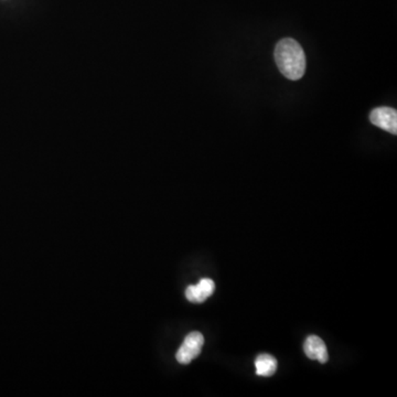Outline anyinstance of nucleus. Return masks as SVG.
Segmentation results:
<instances>
[{
	"instance_id": "nucleus-6",
	"label": "nucleus",
	"mask_w": 397,
	"mask_h": 397,
	"mask_svg": "<svg viewBox=\"0 0 397 397\" xmlns=\"http://www.w3.org/2000/svg\"><path fill=\"white\" fill-rule=\"evenodd\" d=\"M256 374L269 377L275 374L277 369V360L269 355H258L255 360Z\"/></svg>"
},
{
	"instance_id": "nucleus-2",
	"label": "nucleus",
	"mask_w": 397,
	"mask_h": 397,
	"mask_svg": "<svg viewBox=\"0 0 397 397\" xmlns=\"http://www.w3.org/2000/svg\"><path fill=\"white\" fill-rule=\"evenodd\" d=\"M204 344V338L200 332L193 331L185 336V341L178 350L176 359L181 365H189L190 362L199 357Z\"/></svg>"
},
{
	"instance_id": "nucleus-4",
	"label": "nucleus",
	"mask_w": 397,
	"mask_h": 397,
	"mask_svg": "<svg viewBox=\"0 0 397 397\" xmlns=\"http://www.w3.org/2000/svg\"><path fill=\"white\" fill-rule=\"evenodd\" d=\"M215 283L212 279H203L197 285L189 286L185 291V297L188 300L191 301L193 304H201L203 301L207 300L209 297L212 296L214 293Z\"/></svg>"
},
{
	"instance_id": "nucleus-1",
	"label": "nucleus",
	"mask_w": 397,
	"mask_h": 397,
	"mask_svg": "<svg viewBox=\"0 0 397 397\" xmlns=\"http://www.w3.org/2000/svg\"><path fill=\"white\" fill-rule=\"evenodd\" d=\"M276 64L291 81H298L306 71V56L300 44L291 38L283 39L275 49Z\"/></svg>"
},
{
	"instance_id": "nucleus-5",
	"label": "nucleus",
	"mask_w": 397,
	"mask_h": 397,
	"mask_svg": "<svg viewBox=\"0 0 397 397\" xmlns=\"http://www.w3.org/2000/svg\"><path fill=\"white\" fill-rule=\"evenodd\" d=\"M304 351L310 360H317L320 363H326L329 360L326 344L319 336H309L304 343Z\"/></svg>"
},
{
	"instance_id": "nucleus-3",
	"label": "nucleus",
	"mask_w": 397,
	"mask_h": 397,
	"mask_svg": "<svg viewBox=\"0 0 397 397\" xmlns=\"http://www.w3.org/2000/svg\"><path fill=\"white\" fill-rule=\"evenodd\" d=\"M369 121L375 126L391 134H397V111L391 107H377L369 115Z\"/></svg>"
}]
</instances>
